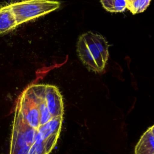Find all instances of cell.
Returning a JSON list of instances; mask_svg holds the SVG:
<instances>
[{
    "instance_id": "cell-8",
    "label": "cell",
    "mask_w": 154,
    "mask_h": 154,
    "mask_svg": "<svg viewBox=\"0 0 154 154\" xmlns=\"http://www.w3.org/2000/svg\"><path fill=\"white\" fill-rule=\"evenodd\" d=\"M150 128V129L154 133V125L152 126H151V127H150L149 128Z\"/></svg>"
},
{
    "instance_id": "cell-3",
    "label": "cell",
    "mask_w": 154,
    "mask_h": 154,
    "mask_svg": "<svg viewBox=\"0 0 154 154\" xmlns=\"http://www.w3.org/2000/svg\"><path fill=\"white\" fill-rule=\"evenodd\" d=\"M10 5L19 25L56 10L59 8L60 2L51 0H24Z\"/></svg>"
},
{
    "instance_id": "cell-4",
    "label": "cell",
    "mask_w": 154,
    "mask_h": 154,
    "mask_svg": "<svg viewBox=\"0 0 154 154\" xmlns=\"http://www.w3.org/2000/svg\"><path fill=\"white\" fill-rule=\"evenodd\" d=\"M17 26L16 16L10 4L0 8V34L11 31Z\"/></svg>"
},
{
    "instance_id": "cell-7",
    "label": "cell",
    "mask_w": 154,
    "mask_h": 154,
    "mask_svg": "<svg viewBox=\"0 0 154 154\" xmlns=\"http://www.w3.org/2000/svg\"><path fill=\"white\" fill-rule=\"evenodd\" d=\"M151 0H125L126 8L132 14L140 13L145 11L149 7Z\"/></svg>"
},
{
    "instance_id": "cell-2",
    "label": "cell",
    "mask_w": 154,
    "mask_h": 154,
    "mask_svg": "<svg viewBox=\"0 0 154 154\" xmlns=\"http://www.w3.org/2000/svg\"><path fill=\"white\" fill-rule=\"evenodd\" d=\"M109 46L100 34L91 31L82 34L77 42V52L81 61L91 70H104L109 57Z\"/></svg>"
},
{
    "instance_id": "cell-1",
    "label": "cell",
    "mask_w": 154,
    "mask_h": 154,
    "mask_svg": "<svg viewBox=\"0 0 154 154\" xmlns=\"http://www.w3.org/2000/svg\"><path fill=\"white\" fill-rule=\"evenodd\" d=\"M63 114L56 86H28L16 101L9 154H49L59 138Z\"/></svg>"
},
{
    "instance_id": "cell-5",
    "label": "cell",
    "mask_w": 154,
    "mask_h": 154,
    "mask_svg": "<svg viewBox=\"0 0 154 154\" xmlns=\"http://www.w3.org/2000/svg\"><path fill=\"white\" fill-rule=\"evenodd\" d=\"M135 154H154V133L150 128L142 135L137 143Z\"/></svg>"
},
{
    "instance_id": "cell-6",
    "label": "cell",
    "mask_w": 154,
    "mask_h": 154,
    "mask_svg": "<svg viewBox=\"0 0 154 154\" xmlns=\"http://www.w3.org/2000/svg\"><path fill=\"white\" fill-rule=\"evenodd\" d=\"M102 7L111 13L123 12L126 9L125 0H100Z\"/></svg>"
}]
</instances>
